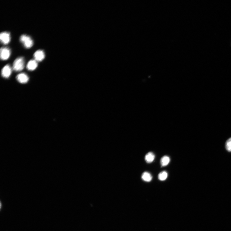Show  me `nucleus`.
<instances>
[{
    "label": "nucleus",
    "mask_w": 231,
    "mask_h": 231,
    "mask_svg": "<svg viewBox=\"0 0 231 231\" xmlns=\"http://www.w3.org/2000/svg\"><path fill=\"white\" fill-rule=\"evenodd\" d=\"M24 66V58L19 57L14 61L13 65V69L15 71H20L23 70Z\"/></svg>",
    "instance_id": "obj_1"
},
{
    "label": "nucleus",
    "mask_w": 231,
    "mask_h": 231,
    "mask_svg": "<svg viewBox=\"0 0 231 231\" xmlns=\"http://www.w3.org/2000/svg\"><path fill=\"white\" fill-rule=\"evenodd\" d=\"M20 41L26 48H30L33 45V42L31 38L26 35H22L20 38Z\"/></svg>",
    "instance_id": "obj_2"
},
{
    "label": "nucleus",
    "mask_w": 231,
    "mask_h": 231,
    "mask_svg": "<svg viewBox=\"0 0 231 231\" xmlns=\"http://www.w3.org/2000/svg\"><path fill=\"white\" fill-rule=\"evenodd\" d=\"M11 54V51L8 47H2L1 49V60L5 61L8 59Z\"/></svg>",
    "instance_id": "obj_3"
},
{
    "label": "nucleus",
    "mask_w": 231,
    "mask_h": 231,
    "mask_svg": "<svg viewBox=\"0 0 231 231\" xmlns=\"http://www.w3.org/2000/svg\"><path fill=\"white\" fill-rule=\"evenodd\" d=\"M10 34L8 32H3L0 34V39L1 42L4 45H7L11 41Z\"/></svg>",
    "instance_id": "obj_4"
},
{
    "label": "nucleus",
    "mask_w": 231,
    "mask_h": 231,
    "mask_svg": "<svg viewBox=\"0 0 231 231\" xmlns=\"http://www.w3.org/2000/svg\"><path fill=\"white\" fill-rule=\"evenodd\" d=\"M12 72L11 68L9 65L5 66L2 71V75L5 78H8L11 76Z\"/></svg>",
    "instance_id": "obj_5"
},
{
    "label": "nucleus",
    "mask_w": 231,
    "mask_h": 231,
    "mask_svg": "<svg viewBox=\"0 0 231 231\" xmlns=\"http://www.w3.org/2000/svg\"><path fill=\"white\" fill-rule=\"evenodd\" d=\"M33 56L35 60L38 62L42 61L45 57V53L41 50L36 51L34 53Z\"/></svg>",
    "instance_id": "obj_6"
},
{
    "label": "nucleus",
    "mask_w": 231,
    "mask_h": 231,
    "mask_svg": "<svg viewBox=\"0 0 231 231\" xmlns=\"http://www.w3.org/2000/svg\"><path fill=\"white\" fill-rule=\"evenodd\" d=\"M16 78L18 82L22 83H27L29 80L28 76L24 73H20L17 76Z\"/></svg>",
    "instance_id": "obj_7"
},
{
    "label": "nucleus",
    "mask_w": 231,
    "mask_h": 231,
    "mask_svg": "<svg viewBox=\"0 0 231 231\" xmlns=\"http://www.w3.org/2000/svg\"><path fill=\"white\" fill-rule=\"evenodd\" d=\"M38 66L37 61L35 60H31L29 61L27 64V68L30 71H33L36 69Z\"/></svg>",
    "instance_id": "obj_8"
},
{
    "label": "nucleus",
    "mask_w": 231,
    "mask_h": 231,
    "mask_svg": "<svg viewBox=\"0 0 231 231\" xmlns=\"http://www.w3.org/2000/svg\"><path fill=\"white\" fill-rule=\"evenodd\" d=\"M155 158V155L152 153L150 152L147 153L145 155V160L147 163H151L153 162Z\"/></svg>",
    "instance_id": "obj_9"
},
{
    "label": "nucleus",
    "mask_w": 231,
    "mask_h": 231,
    "mask_svg": "<svg viewBox=\"0 0 231 231\" xmlns=\"http://www.w3.org/2000/svg\"><path fill=\"white\" fill-rule=\"evenodd\" d=\"M141 177L142 180L147 182H149L152 179V176L149 173L147 172H144L142 174Z\"/></svg>",
    "instance_id": "obj_10"
},
{
    "label": "nucleus",
    "mask_w": 231,
    "mask_h": 231,
    "mask_svg": "<svg viewBox=\"0 0 231 231\" xmlns=\"http://www.w3.org/2000/svg\"><path fill=\"white\" fill-rule=\"evenodd\" d=\"M170 161V157L167 156H164L162 157L160 163L162 167H165L167 165Z\"/></svg>",
    "instance_id": "obj_11"
},
{
    "label": "nucleus",
    "mask_w": 231,
    "mask_h": 231,
    "mask_svg": "<svg viewBox=\"0 0 231 231\" xmlns=\"http://www.w3.org/2000/svg\"><path fill=\"white\" fill-rule=\"evenodd\" d=\"M168 174L166 171H163L160 173L158 176L159 180L163 181L165 180L168 177Z\"/></svg>",
    "instance_id": "obj_12"
},
{
    "label": "nucleus",
    "mask_w": 231,
    "mask_h": 231,
    "mask_svg": "<svg viewBox=\"0 0 231 231\" xmlns=\"http://www.w3.org/2000/svg\"><path fill=\"white\" fill-rule=\"evenodd\" d=\"M225 147L228 151L231 152V137L226 142Z\"/></svg>",
    "instance_id": "obj_13"
}]
</instances>
